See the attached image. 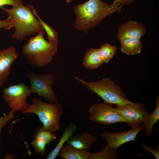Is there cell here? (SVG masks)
<instances>
[{
	"instance_id": "11",
	"label": "cell",
	"mask_w": 159,
	"mask_h": 159,
	"mask_svg": "<svg viewBox=\"0 0 159 159\" xmlns=\"http://www.w3.org/2000/svg\"><path fill=\"white\" fill-rule=\"evenodd\" d=\"M19 56L16 48L13 46L0 50V87H2L8 80L12 65Z\"/></svg>"
},
{
	"instance_id": "19",
	"label": "cell",
	"mask_w": 159,
	"mask_h": 159,
	"mask_svg": "<svg viewBox=\"0 0 159 159\" xmlns=\"http://www.w3.org/2000/svg\"><path fill=\"white\" fill-rule=\"evenodd\" d=\"M155 103L156 107L152 112L148 113L147 117L142 126L145 129L144 132L147 136H150L153 133V127L154 124L158 123L159 119V97L157 96Z\"/></svg>"
},
{
	"instance_id": "17",
	"label": "cell",
	"mask_w": 159,
	"mask_h": 159,
	"mask_svg": "<svg viewBox=\"0 0 159 159\" xmlns=\"http://www.w3.org/2000/svg\"><path fill=\"white\" fill-rule=\"evenodd\" d=\"M120 50L122 52L128 55H133L141 53L142 43L140 39L128 37L120 41Z\"/></svg>"
},
{
	"instance_id": "3",
	"label": "cell",
	"mask_w": 159,
	"mask_h": 159,
	"mask_svg": "<svg viewBox=\"0 0 159 159\" xmlns=\"http://www.w3.org/2000/svg\"><path fill=\"white\" fill-rule=\"evenodd\" d=\"M44 32H40L31 37L22 47V53L29 64L32 66L42 67L52 61L57 52L58 43L47 41Z\"/></svg>"
},
{
	"instance_id": "15",
	"label": "cell",
	"mask_w": 159,
	"mask_h": 159,
	"mask_svg": "<svg viewBox=\"0 0 159 159\" xmlns=\"http://www.w3.org/2000/svg\"><path fill=\"white\" fill-rule=\"evenodd\" d=\"M89 151L77 149L67 144L63 146L57 156L62 159H89Z\"/></svg>"
},
{
	"instance_id": "24",
	"label": "cell",
	"mask_w": 159,
	"mask_h": 159,
	"mask_svg": "<svg viewBox=\"0 0 159 159\" xmlns=\"http://www.w3.org/2000/svg\"><path fill=\"white\" fill-rule=\"evenodd\" d=\"M23 4L22 0H0V8L6 5L15 6Z\"/></svg>"
},
{
	"instance_id": "1",
	"label": "cell",
	"mask_w": 159,
	"mask_h": 159,
	"mask_svg": "<svg viewBox=\"0 0 159 159\" xmlns=\"http://www.w3.org/2000/svg\"><path fill=\"white\" fill-rule=\"evenodd\" d=\"M123 6L110 4L102 0H89L75 5L74 7L76 17L74 27L79 31L87 33L106 16L115 12H121Z\"/></svg>"
},
{
	"instance_id": "25",
	"label": "cell",
	"mask_w": 159,
	"mask_h": 159,
	"mask_svg": "<svg viewBox=\"0 0 159 159\" xmlns=\"http://www.w3.org/2000/svg\"><path fill=\"white\" fill-rule=\"evenodd\" d=\"M14 23L11 19L8 16L6 19L0 21V29L9 30L14 27Z\"/></svg>"
},
{
	"instance_id": "29",
	"label": "cell",
	"mask_w": 159,
	"mask_h": 159,
	"mask_svg": "<svg viewBox=\"0 0 159 159\" xmlns=\"http://www.w3.org/2000/svg\"><path fill=\"white\" fill-rule=\"evenodd\" d=\"M31 0H29V1H31Z\"/></svg>"
},
{
	"instance_id": "8",
	"label": "cell",
	"mask_w": 159,
	"mask_h": 159,
	"mask_svg": "<svg viewBox=\"0 0 159 159\" xmlns=\"http://www.w3.org/2000/svg\"><path fill=\"white\" fill-rule=\"evenodd\" d=\"M113 105L103 102L99 104H94L90 107L88 119L104 125H111L119 122H126L125 120L117 112Z\"/></svg>"
},
{
	"instance_id": "14",
	"label": "cell",
	"mask_w": 159,
	"mask_h": 159,
	"mask_svg": "<svg viewBox=\"0 0 159 159\" xmlns=\"http://www.w3.org/2000/svg\"><path fill=\"white\" fill-rule=\"evenodd\" d=\"M96 139L97 138L90 133L84 132L75 135H72L66 142L77 149L89 151Z\"/></svg>"
},
{
	"instance_id": "2",
	"label": "cell",
	"mask_w": 159,
	"mask_h": 159,
	"mask_svg": "<svg viewBox=\"0 0 159 159\" xmlns=\"http://www.w3.org/2000/svg\"><path fill=\"white\" fill-rule=\"evenodd\" d=\"M34 7L32 4H26L13 6L11 9L4 6L0 8L7 13L14 23L13 38L22 40L28 36L44 32L42 25L33 14Z\"/></svg>"
},
{
	"instance_id": "26",
	"label": "cell",
	"mask_w": 159,
	"mask_h": 159,
	"mask_svg": "<svg viewBox=\"0 0 159 159\" xmlns=\"http://www.w3.org/2000/svg\"><path fill=\"white\" fill-rule=\"evenodd\" d=\"M142 148L146 151L148 152L153 154L156 159H159V146L158 145L156 147V150H154L145 143H141Z\"/></svg>"
},
{
	"instance_id": "18",
	"label": "cell",
	"mask_w": 159,
	"mask_h": 159,
	"mask_svg": "<svg viewBox=\"0 0 159 159\" xmlns=\"http://www.w3.org/2000/svg\"><path fill=\"white\" fill-rule=\"evenodd\" d=\"M77 127L74 124H69L64 130L60 140L51 152L47 157V159H54L57 156L59 152L63 145L73 134Z\"/></svg>"
},
{
	"instance_id": "5",
	"label": "cell",
	"mask_w": 159,
	"mask_h": 159,
	"mask_svg": "<svg viewBox=\"0 0 159 159\" xmlns=\"http://www.w3.org/2000/svg\"><path fill=\"white\" fill-rule=\"evenodd\" d=\"M75 79L84 85L89 90L100 97L103 102L116 105H121L131 102L125 93L115 82L108 78H103L94 82H88L75 77Z\"/></svg>"
},
{
	"instance_id": "16",
	"label": "cell",
	"mask_w": 159,
	"mask_h": 159,
	"mask_svg": "<svg viewBox=\"0 0 159 159\" xmlns=\"http://www.w3.org/2000/svg\"><path fill=\"white\" fill-rule=\"evenodd\" d=\"M104 63L99 55L98 49L93 48L88 49L84 56L82 64L87 69H96Z\"/></svg>"
},
{
	"instance_id": "28",
	"label": "cell",
	"mask_w": 159,
	"mask_h": 159,
	"mask_svg": "<svg viewBox=\"0 0 159 159\" xmlns=\"http://www.w3.org/2000/svg\"><path fill=\"white\" fill-rule=\"evenodd\" d=\"M72 0H66V1L67 3H69L71 2Z\"/></svg>"
},
{
	"instance_id": "23",
	"label": "cell",
	"mask_w": 159,
	"mask_h": 159,
	"mask_svg": "<svg viewBox=\"0 0 159 159\" xmlns=\"http://www.w3.org/2000/svg\"><path fill=\"white\" fill-rule=\"evenodd\" d=\"M14 117V112L11 111L7 115L0 116V138L2 132V128L6 125L7 123L11 121Z\"/></svg>"
},
{
	"instance_id": "10",
	"label": "cell",
	"mask_w": 159,
	"mask_h": 159,
	"mask_svg": "<svg viewBox=\"0 0 159 159\" xmlns=\"http://www.w3.org/2000/svg\"><path fill=\"white\" fill-rule=\"evenodd\" d=\"M144 129L143 126L131 128L128 131L113 133L110 132H103L101 134L102 137L107 141L105 146L107 149H118L122 145L127 142L134 141L139 132Z\"/></svg>"
},
{
	"instance_id": "22",
	"label": "cell",
	"mask_w": 159,
	"mask_h": 159,
	"mask_svg": "<svg viewBox=\"0 0 159 159\" xmlns=\"http://www.w3.org/2000/svg\"><path fill=\"white\" fill-rule=\"evenodd\" d=\"M33 13L35 16L39 21L44 30L46 32L47 34L48 41L58 44V34L56 30L42 20L38 15L37 11L34 7L33 8Z\"/></svg>"
},
{
	"instance_id": "7",
	"label": "cell",
	"mask_w": 159,
	"mask_h": 159,
	"mask_svg": "<svg viewBox=\"0 0 159 159\" xmlns=\"http://www.w3.org/2000/svg\"><path fill=\"white\" fill-rule=\"evenodd\" d=\"M30 90L24 82L10 85L3 89L2 97L4 101L14 112H21L29 105L27 97L31 94Z\"/></svg>"
},
{
	"instance_id": "21",
	"label": "cell",
	"mask_w": 159,
	"mask_h": 159,
	"mask_svg": "<svg viewBox=\"0 0 159 159\" xmlns=\"http://www.w3.org/2000/svg\"><path fill=\"white\" fill-rule=\"evenodd\" d=\"M117 48L115 46L105 43L98 49L100 57L103 63H107L116 53Z\"/></svg>"
},
{
	"instance_id": "6",
	"label": "cell",
	"mask_w": 159,
	"mask_h": 159,
	"mask_svg": "<svg viewBox=\"0 0 159 159\" xmlns=\"http://www.w3.org/2000/svg\"><path fill=\"white\" fill-rule=\"evenodd\" d=\"M25 75L29 79L32 93L44 97L50 103L58 102V97L52 90L54 79L51 74H39L29 71Z\"/></svg>"
},
{
	"instance_id": "4",
	"label": "cell",
	"mask_w": 159,
	"mask_h": 159,
	"mask_svg": "<svg viewBox=\"0 0 159 159\" xmlns=\"http://www.w3.org/2000/svg\"><path fill=\"white\" fill-rule=\"evenodd\" d=\"M32 104L21 112L22 114L34 113L37 115L43 125V128L54 132L60 127L63 107L59 102L47 103L37 97L32 100Z\"/></svg>"
},
{
	"instance_id": "9",
	"label": "cell",
	"mask_w": 159,
	"mask_h": 159,
	"mask_svg": "<svg viewBox=\"0 0 159 159\" xmlns=\"http://www.w3.org/2000/svg\"><path fill=\"white\" fill-rule=\"evenodd\" d=\"M116 109L131 128L142 126L148 114L145 105L142 103L131 102L116 105Z\"/></svg>"
},
{
	"instance_id": "20",
	"label": "cell",
	"mask_w": 159,
	"mask_h": 159,
	"mask_svg": "<svg viewBox=\"0 0 159 159\" xmlns=\"http://www.w3.org/2000/svg\"><path fill=\"white\" fill-rule=\"evenodd\" d=\"M117 148L107 149L103 147L100 151L90 153L89 159H118Z\"/></svg>"
},
{
	"instance_id": "27",
	"label": "cell",
	"mask_w": 159,
	"mask_h": 159,
	"mask_svg": "<svg viewBox=\"0 0 159 159\" xmlns=\"http://www.w3.org/2000/svg\"><path fill=\"white\" fill-rule=\"evenodd\" d=\"M135 0H114L112 4L113 5L119 6L120 5H129L132 4Z\"/></svg>"
},
{
	"instance_id": "12",
	"label": "cell",
	"mask_w": 159,
	"mask_h": 159,
	"mask_svg": "<svg viewBox=\"0 0 159 159\" xmlns=\"http://www.w3.org/2000/svg\"><path fill=\"white\" fill-rule=\"evenodd\" d=\"M146 32V29L141 22L130 20L120 25L117 37L120 41L128 37L140 39Z\"/></svg>"
},
{
	"instance_id": "13",
	"label": "cell",
	"mask_w": 159,
	"mask_h": 159,
	"mask_svg": "<svg viewBox=\"0 0 159 159\" xmlns=\"http://www.w3.org/2000/svg\"><path fill=\"white\" fill-rule=\"evenodd\" d=\"M34 137L31 144L36 153L43 156L46 154V145L57 139L54 133L46 130L42 127L37 128L34 132Z\"/></svg>"
}]
</instances>
